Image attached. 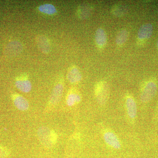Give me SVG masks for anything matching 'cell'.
I'll use <instances>...</instances> for the list:
<instances>
[{
	"instance_id": "cell-20",
	"label": "cell",
	"mask_w": 158,
	"mask_h": 158,
	"mask_svg": "<svg viewBox=\"0 0 158 158\" xmlns=\"http://www.w3.org/2000/svg\"><path fill=\"white\" fill-rule=\"evenodd\" d=\"M51 138L52 143L54 145L56 143L57 140V135L56 133L53 130H52L51 132Z\"/></svg>"
},
{
	"instance_id": "cell-21",
	"label": "cell",
	"mask_w": 158,
	"mask_h": 158,
	"mask_svg": "<svg viewBox=\"0 0 158 158\" xmlns=\"http://www.w3.org/2000/svg\"><path fill=\"white\" fill-rule=\"evenodd\" d=\"M157 48L158 49V39L157 40Z\"/></svg>"
},
{
	"instance_id": "cell-1",
	"label": "cell",
	"mask_w": 158,
	"mask_h": 158,
	"mask_svg": "<svg viewBox=\"0 0 158 158\" xmlns=\"http://www.w3.org/2000/svg\"><path fill=\"white\" fill-rule=\"evenodd\" d=\"M64 83L63 77H59L55 83V86L49 100L47 109L48 110L52 109L58 104L60 101L64 91Z\"/></svg>"
},
{
	"instance_id": "cell-5",
	"label": "cell",
	"mask_w": 158,
	"mask_h": 158,
	"mask_svg": "<svg viewBox=\"0 0 158 158\" xmlns=\"http://www.w3.org/2000/svg\"><path fill=\"white\" fill-rule=\"evenodd\" d=\"M35 40L37 47L41 52L48 54L50 52V41L46 36L39 34L35 37Z\"/></svg>"
},
{
	"instance_id": "cell-9",
	"label": "cell",
	"mask_w": 158,
	"mask_h": 158,
	"mask_svg": "<svg viewBox=\"0 0 158 158\" xmlns=\"http://www.w3.org/2000/svg\"><path fill=\"white\" fill-rule=\"evenodd\" d=\"M82 74L77 66L73 65L69 69L67 73V80L69 83L76 84L81 81Z\"/></svg>"
},
{
	"instance_id": "cell-6",
	"label": "cell",
	"mask_w": 158,
	"mask_h": 158,
	"mask_svg": "<svg viewBox=\"0 0 158 158\" xmlns=\"http://www.w3.org/2000/svg\"><path fill=\"white\" fill-rule=\"evenodd\" d=\"M23 49V45L21 43L17 41H11L6 46L5 53L8 56H15L21 53Z\"/></svg>"
},
{
	"instance_id": "cell-19",
	"label": "cell",
	"mask_w": 158,
	"mask_h": 158,
	"mask_svg": "<svg viewBox=\"0 0 158 158\" xmlns=\"http://www.w3.org/2000/svg\"><path fill=\"white\" fill-rule=\"evenodd\" d=\"M9 154V151L6 148L0 146V158L6 157Z\"/></svg>"
},
{
	"instance_id": "cell-2",
	"label": "cell",
	"mask_w": 158,
	"mask_h": 158,
	"mask_svg": "<svg viewBox=\"0 0 158 158\" xmlns=\"http://www.w3.org/2000/svg\"><path fill=\"white\" fill-rule=\"evenodd\" d=\"M95 94L99 104H105L110 96V87L107 83L105 81L99 82L95 87Z\"/></svg>"
},
{
	"instance_id": "cell-14",
	"label": "cell",
	"mask_w": 158,
	"mask_h": 158,
	"mask_svg": "<svg viewBox=\"0 0 158 158\" xmlns=\"http://www.w3.org/2000/svg\"><path fill=\"white\" fill-rule=\"evenodd\" d=\"M95 42L99 48L104 47L107 41L106 34L104 30L102 28L97 30L95 34Z\"/></svg>"
},
{
	"instance_id": "cell-7",
	"label": "cell",
	"mask_w": 158,
	"mask_h": 158,
	"mask_svg": "<svg viewBox=\"0 0 158 158\" xmlns=\"http://www.w3.org/2000/svg\"><path fill=\"white\" fill-rule=\"evenodd\" d=\"M15 85L19 90L25 93H28L32 89V84L28 77L25 74L18 77Z\"/></svg>"
},
{
	"instance_id": "cell-3",
	"label": "cell",
	"mask_w": 158,
	"mask_h": 158,
	"mask_svg": "<svg viewBox=\"0 0 158 158\" xmlns=\"http://www.w3.org/2000/svg\"><path fill=\"white\" fill-rule=\"evenodd\" d=\"M157 86L154 82L150 81L148 83L141 91V100L144 103L150 101L156 94Z\"/></svg>"
},
{
	"instance_id": "cell-10",
	"label": "cell",
	"mask_w": 158,
	"mask_h": 158,
	"mask_svg": "<svg viewBox=\"0 0 158 158\" xmlns=\"http://www.w3.org/2000/svg\"><path fill=\"white\" fill-rule=\"evenodd\" d=\"M153 31V27L149 23L144 24L140 27L138 32V37L141 40L149 39L151 37Z\"/></svg>"
},
{
	"instance_id": "cell-13",
	"label": "cell",
	"mask_w": 158,
	"mask_h": 158,
	"mask_svg": "<svg viewBox=\"0 0 158 158\" xmlns=\"http://www.w3.org/2000/svg\"><path fill=\"white\" fill-rule=\"evenodd\" d=\"M81 100V96L77 90L71 89L66 96V104L69 106H73L79 103Z\"/></svg>"
},
{
	"instance_id": "cell-15",
	"label": "cell",
	"mask_w": 158,
	"mask_h": 158,
	"mask_svg": "<svg viewBox=\"0 0 158 158\" xmlns=\"http://www.w3.org/2000/svg\"><path fill=\"white\" fill-rule=\"evenodd\" d=\"M126 103L128 115L130 118H135L137 113V105L135 100L131 97H128Z\"/></svg>"
},
{
	"instance_id": "cell-11",
	"label": "cell",
	"mask_w": 158,
	"mask_h": 158,
	"mask_svg": "<svg viewBox=\"0 0 158 158\" xmlns=\"http://www.w3.org/2000/svg\"><path fill=\"white\" fill-rule=\"evenodd\" d=\"M104 139L106 143L115 149H119L121 148V143L115 134L108 131L104 135Z\"/></svg>"
},
{
	"instance_id": "cell-17",
	"label": "cell",
	"mask_w": 158,
	"mask_h": 158,
	"mask_svg": "<svg viewBox=\"0 0 158 158\" xmlns=\"http://www.w3.org/2000/svg\"><path fill=\"white\" fill-rule=\"evenodd\" d=\"M129 37V33L126 30L123 29L120 30L117 34L116 38V44L118 46L124 44L127 40Z\"/></svg>"
},
{
	"instance_id": "cell-22",
	"label": "cell",
	"mask_w": 158,
	"mask_h": 158,
	"mask_svg": "<svg viewBox=\"0 0 158 158\" xmlns=\"http://www.w3.org/2000/svg\"><path fill=\"white\" fill-rule=\"evenodd\" d=\"M157 12H158V10H157Z\"/></svg>"
},
{
	"instance_id": "cell-8",
	"label": "cell",
	"mask_w": 158,
	"mask_h": 158,
	"mask_svg": "<svg viewBox=\"0 0 158 158\" xmlns=\"http://www.w3.org/2000/svg\"><path fill=\"white\" fill-rule=\"evenodd\" d=\"M93 8L89 3H84L78 7L77 15L79 19H85L90 17L93 12Z\"/></svg>"
},
{
	"instance_id": "cell-12",
	"label": "cell",
	"mask_w": 158,
	"mask_h": 158,
	"mask_svg": "<svg viewBox=\"0 0 158 158\" xmlns=\"http://www.w3.org/2000/svg\"><path fill=\"white\" fill-rule=\"evenodd\" d=\"M12 100L15 106L20 111H26L29 109L28 102L24 97L19 94L12 95Z\"/></svg>"
},
{
	"instance_id": "cell-16",
	"label": "cell",
	"mask_w": 158,
	"mask_h": 158,
	"mask_svg": "<svg viewBox=\"0 0 158 158\" xmlns=\"http://www.w3.org/2000/svg\"><path fill=\"white\" fill-rule=\"evenodd\" d=\"M128 8L126 5L123 4H116L113 6L111 12L113 15L117 17H121L127 14Z\"/></svg>"
},
{
	"instance_id": "cell-18",
	"label": "cell",
	"mask_w": 158,
	"mask_h": 158,
	"mask_svg": "<svg viewBox=\"0 0 158 158\" xmlns=\"http://www.w3.org/2000/svg\"><path fill=\"white\" fill-rule=\"evenodd\" d=\"M38 10L40 12L49 15H53L56 14L57 12L56 7L53 5L50 4L40 5L38 7Z\"/></svg>"
},
{
	"instance_id": "cell-4",
	"label": "cell",
	"mask_w": 158,
	"mask_h": 158,
	"mask_svg": "<svg viewBox=\"0 0 158 158\" xmlns=\"http://www.w3.org/2000/svg\"><path fill=\"white\" fill-rule=\"evenodd\" d=\"M51 132L48 128L42 127L39 128L37 133L40 141L44 146L48 148L53 145L51 141Z\"/></svg>"
}]
</instances>
